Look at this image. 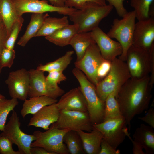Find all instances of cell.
Returning a JSON list of instances; mask_svg holds the SVG:
<instances>
[{
    "instance_id": "836d02e7",
    "label": "cell",
    "mask_w": 154,
    "mask_h": 154,
    "mask_svg": "<svg viewBox=\"0 0 154 154\" xmlns=\"http://www.w3.org/2000/svg\"><path fill=\"white\" fill-rule=\"evenodd\" d=\"M94 3L102 5H106L105 0H66L65 7L80 10L85 7L89 3Z\"/></svg>"
},
{
    "instance_id": "9a60e30c",
    "label": "cell",
    "mask_w": 154,
    "mask_h": 154,
    "mask_svg": "<svg viewBox=\"0 0 154 154\" xmlns=\"http://www.w3.org/2000/svg\"><path fill=\"white\" fill-rule=\"evenodd\" d=\"M90 34L105 60L112 62L121 54L122 48L121 44L113 40L99 27L90 31Z\"/></svg>"
},
{
    "instance_id": "ba28073f",
    "label": "cell",
    "mask_w": 154,
    "mask_h": 154,
    "mask_svg": "<svg viewBox=\"0 0 154 154\" xmlns=\"http://www.w3.org/2000/svg\"><path fill=\"white\" fill-rule=\"evenodd\" d=\"M151 49L149 51L133 45L129 48L126 62L131 77L139 78L149 75Z\"/></svg>"
},
{
    "instance_id": "7402d4cb",
    "label": "cell",
    "mask_w": 154,
    "mask_h": 154,
    "mask_svg": "<svg viewBox=\"0 0 154 154\" xmlns=\"http://www.w3.org/2000/svg\"><path fill=\"white\" fill-rule=\"evenodd\" d=\"M0 17L6 29L8 37L14 23L22 17L17 14L13 0H0Z\"/></svg>"
},
{
    "instance_id": "4dcf8cb0",
    "label": "cell",
    "mask_w": 154,
    "mask_h": 154,
    "mask_svg": "<svg viewBox=\"0 0 154 154\" xmlns=\"http://www.w3.org/2000/svg\"><path fill=\"white\" fill-rule=\"evenodd\" d=\"M18 103L17 99L14 98L0 99V131L4 130L9 113L14 110Z\"/></svg>"
},
{
    "instance_id": "d6a6232c",
    "label": "cell",
    "mask_w": 154,
    "mask_h": 154,
    "mask_svg": "<svg viewBox=\"0 0 154 154\" xmlns=\"http://www.w3.org/2000/svg\"><path fill=\"white\" fill-rule=\"evenodd\" d=\"M15 57V52L14 49L4 48L1 53L0 66L2 68H11L13 63Z\"/></svg>"
},
{
    "instance_id": "74e56055",
    "label": "cell",
    "mask_w": 154,
    "mask_h": 154,
    "mask_svg": "<svg viewBox=\"0 0 154 154\" xmlns=\"http://www.w3.org/2000/svg\"><path fill=\"white\" fill-rule=\"evenodd\" d=\"M109 5L115 9L118 16L122 17L128 12L123 5L124 0H106Z\"/></svg>"
},
{
    "instance_id": "e575fe53",
    "label": "cell",
    "mask_w": 154,
    "mask_h": 154,
    "mask_svg": "<svg viewBox=\"0 0 154 154\" xmlns=\"http://www.w3.org/2000/svg\"><path fill=\"white\" fill-rule=\"evenodd\" d=\"M62 71L54 70L48 72V74L46 77V80L48 84L54 88L59 86L58 84L60 82L65 81L67 78Z\"/></svg>"
},
{
    "instance_id": "f546056e",
    "label": "cell",
    "mask_w": 154,
    "mask_h": 154,
    "mask_svg": "<svg viewBox=\"0 0 154 154\" xmlns=\"http://www.w3.org/2000/svg\"><path fill=\"white\" fill-rule=\"evenodd\" d=\"M154 0H131L130 5L134 9L136 18L138 21L150 17L149 11Z\"/></svg>"
},
{
    "instance_id": "484cf974",
    "label": "cell",
    "mask_w": 154,
    "mask_h": 154,
    "mask_svg": "<svg viewBox=\"0 0 154 154\" xmlns=\"http://www.w3.org/2000/svg\"><path fill=\"white\" fill-rule=\"evenodd\" d=\"M69 24L67 16H65L60 18L47 17L45 19L42 27L36 37L47 36L58 29Z\"/></svg>"
},
{
    "instance_id": "3957f363",
    "label": "cell",
    "mask_w": 154,
    "mask_h": 154,
    "mask_svg": "<svg viewBox=\"0 0 154 154\" xmlns=\"http://www.w3.org/2000/svg\"><path fill=\"white\" fill-rule=\"evenodd\" d=\"M131 77L126 62L116 58L111 62L108 74L95 86L98 96L105 102L109 94L115 91L118 92Z\"/></svg>"
},
{
    "instance_id": "e0dca14e",
    "label": "cell",
    "mask_w": 154,
    "mask_h": 154,
    "mask_svg": "<svg viewBox=\"0 0 154 154\" xmlns=\"http://www.w3.org/2000/svg\"><path fill=\"white\" fill-rule=\"evenodd\" d=\"M56 104L60 110L88 111L86 102L79 86L64 93Z\"/></svg>"
},
{
    "instance_id": "6da1fadb",
    "label": "cell",
    "mask_w": 154,
    "mask_h": 154,
    "mask_svg": "<svg viewBox=\"0 0 154 154\" xmlns=\"http://www.w3.org/2000/svg\"><path fill=\"white\" fill-rule=\"evenodd\" d=\"M149 75L139 78L131 77L116 96L129 130L135 116L147 110L152 96Z\"/></svg>"
},
{
    "instance_id": "603a6c76",
    "label": "cell",
    "mask_w": 154,
    "mask_h": 154,
    "mask_svg": "<svg viewBox=\"0 0 154 154\" xmlns=\"http://www.w3.org/2000/svg\"><path fill=\"white\" fill-rule=\"evenodd\" d=\"M58 101L56 99L45 96L30 98L24 101L20 111L21 115L24 119L27 115H33L43 107L56 103Z\"/></svg>"
},
{
    "instance_id": "ab89813d",
    "label": "cell",
    "mask_w": 154,
    "mask_h": 154,
    "mask_svg": "<svg viewBox=\"0 0 154 154\" xmlns=\"http://www.w3.org/2000/svg\"><path fill=\"white\" fill-rule=\"evenodd\" d=\"M138 119L148 124L149 126L154 128V108L153 106L148 110L145 116L139 117Z\"/></svg>"
},
{
    "instance_id": "5bb4252c",
    "label": "cell",
    "mask_w": 154,
    "mask_h": 154,
    "mask_svg": "<svg viewBox=\"0 0 154 154\" xmlns=\"http://www.w3.org/2000/svg\"><path fill=\"white\" fill-rule=\"evenodd\" d=\"M30 82L29 70L22 68L10 72L5 82L12 98L24 101L28 97Z\"/></svg>"
},
{
    "instance_id": "d4e9b609",
    "label": "cell",
    "mask_w": 154,
    "mask_h": 154,
    "mask_svg": "<svg viewBox=\"0 0 154 154\" xmlns=\"http://www.w3.org/2000/svg\"><path fill=\"white\" fill-rule=\"evenodd\" d=\"M93 43H96L91 36L90 32L78 33L74 36L69 44L75 50L76 61L82 59L88 48Z\"/></svg>"
},
{
    "instance_id": "2e32d148",
    "label": "cell",
    "mask_w": 154,
    "mask_h": 154,
    "mask_svg": "<svg viewBox=\"0 0 154 154\" xmlns=\"http://www.w3.org/2000/svg\"><path fill=\"white\" fill-rule=\"evenodd\" d=\"M132 45L149 51L154 46V16L135 23Z\"/></svg>"
},
{
    "instance_id": "7dc6e473",
    "label": "cell",
    "mask_w": 154,
    "mask_h": 154,
    "mask_svg": "<svg viewBox=\"0 0 154 154\" xmlns=\"http://www.w3.org/2000/svg\"><path fill=\"white\" fill-rule=\"evenodd\" d=\"M2 68L0 66V74L1 72ZM5 98V97L3 95L1 94L0 93V99Z\"/></svg>"
},
{
    "instance_id": "8fae6325",
    "label": "cell",
    "mask_w": 154,
    "mask_h": 154,
    "mask_svg": "<svg viewBox=\"0 0 154 154\" xmlns=\"http://www.w3.org/2000/svg\"><path fill=\"white\" fill-rule=\"evenodd\" d=\"M104 60L97 45L93 43L88 48L82 59L75 62L74 65L95 86L100 81L97 75V69Z\"/></svg>"
},
{
    "instance_id": "83f0119b",
    "label": "cell",
    "mask_w": 154,
    "mask_h": 154,
    "mask_svg": "<svg viewBox=\"0 0 154 154\" xmlns=\"http://www.w3.org/2000/svg\"><path fill=\"white\" fill-rule=\"evenodd\" d=\"M63 141L70 153H85L81 139L77 131L73 130L68 131L64 136Z\"/></svg>"
},
{
    "instance_id": "f6af8a7d",
    "label": "cell",
    "mask_w": 154,
    "mask_h": 154,
    "mask_svg": "<svg viewBox=\"0 0 154 154\" xmlns=\"http://www.w3.org/2000/svg\"><path fill=\"white\" fill-rule=\"evenodd\" d=\"M52 5L58 7H65V2L66 0H48Z\"/></svg>"
},
{
    "instance_id": "60d3db41",
    "label": "cell",
    "mask_w": 154,
    "mask_h": 154,
    "mask_svg": "<svg viewBox=\"0 0 154 154\" xmlns=\"http://www.w3.org/2000/svg\"><path fill=\"white\" fill-rule=\"evenodd\" d=\"M125 133L126 136L129 138L133 144V154H146L145 152L143 151V149L142 147L132 138L128 132V129L126 131Z\"/></svg>"
},
{
    "instance_id": "b9f144b4",
    "label": "cell",
    "mask_w": 154,
    "mask_h": 154,
    "mask_svg": "<svg viewBox=\"0 0 154 154\" xmlns=\"http://www.w3.org/2000/svg\"><path fill=\"white\" fill-rule=\"evenodd\" d=\"M150 85L152 89L154 84V46L151 51L150 61Z\"/></svg>"
},
{
    "instance_id": "9c48e42d",
    "label": "cell",
    "mask_w": 154,
    "mask_h": 154,
    "mask_svg": "<svg viewBox=\"0 0 154 154\" xmlns=\"http://www.w3.org/2000/svg\"><path fill=\"white\" fill-rule=\"evenodd\" d=\"M52 124L58 129L76 131L90 132L93 128L88 111L60 110L57 121Z\"/></svg>"
},
{
    "instance_id": "7bdbcfd3",
    "label": "cell",
    "mask_w": 154,
    "mask_h": 154,
    "mask_svg": "<svg viewBox=\"0 0 154 154\" xmlns=\"http://www.w3.org/2000/svg\"><path fill=\"white\" fill-rule=\"evenodd\" d=\"M8 36L5 26L0 28V50H2L5 47V44Z\"/></svg>"
},
{
    "instance_id": "4fadbf2b",
    "label": "cell",
    "mask_w": 154,
    "mask_h": 154,
    "mask_svg": "<svg viewBox=\"0 0 154 154\" xmlns=\"http://www.w3.org/2000/svg\"><path fill=\"white\" fill-rule=\"evenodd\" d=\"M29 72L30 82L28 96L29 98L45 96L56 99L64 93V91L59 87H53L48 84L44 72L37 69H31Z\"/></svg>"
},
{
    "instance_id": "cb8c5ba5",
    "label": "cell",
    "mask_w": 154,
    "mask_h": 154,
    "mask_svg": "<svg viewBox=\"0 0 154 154\" xmlns=\"http://www.w3.org/2000/svg\"><path fill=\"white\" fill-rule=\"evenodd\" d=\"M49 16L46 14L33 13L24 35L20 38L17 44L24 47L33 37H36L38 32L42 27L45 19Z\"/></svg>"
},
{
    "instance_id": "1f68e13d",
    "label": "cell",
    "mask_w": 154,
    "mask_h": 154,
    "mask_svg": "<svg viewBox=\"0 0 154 154\" xmlns=\"http://www.w3.org/2000/svg\"><path fill=\"white\" fill-rule=\"evenodd\" d=\"M24 19L23 17L16 21L13 24L8 38L5 44V47L13 49L19 34L21 31Z\"/></svg>"
},
{
    "instance_id": "7a4b0ae2",
    "label": "cell",
    "mask_w": 154,
    "mask_h": 154,
    "mask_svg": "<svg viewBox=\"0 0 154 154\" xmlns=\"http://www.w3.org/2000/svg\"><path fill=\"white\" fill-rule=\"evenodd\" d=\"M113 8L109 5H102L91 2L69 16L74 24L78 25V33L89 32L98 27L100 21L110 13Z\"/></svg>"
},
{
    "instance_id": "d6986e66",
    "label": "cell",
    "mask_w": 154,
    "mask_h": 154,
    "mask_svg": "<svg viewBox=\"0 0 154 154\" xmlns=\"http://www.w3.org/2000/svg\"><path fill=\"white\" fill-rule=\"evenodd\" d=\"M77 132L81 139L85 153L88 154H99L101 142L104 137L99 130L93 127L90 132L81 130Z\"/></svg>"
},
{
    "instance_id": "c3c4849f",
    "label": "cell",
    "mask_w": 154,
    "mask_h": 154,
    "mask_svg": "<svg viewBox=\"0 0 154 154\" xmlns=\"http://www.w3.org/2000/svg\"><path fill=\"white\" fill-rule=\"evenodd\" d=\"M2 50H0V62H1V53Z\"/></svg>"
},
{
    "instance_id": "277c9868",
    "label": "cell",
    "mask_w": 154,
    "mask_h": 154,
    "mask_svg": "<svg viewBox=\"0 0 154 154\" xmlns=\"http://www.w3.org/2000/svg\"><path fill=\"white\" fill-rule=\"evenodd\" d=\"M73 75L78 80L80 88L86 100L88 112L93 125L104 121L105 102L98 96L95 86L91 82L84 73L75 68L72 70Z\"/></svg>"
},
{
    "instance_id": "8d00e7d4",
    "label": "cell",
    "mask_w": 154,
    "mask_h": 154,
    "mask_svg": "<svg viewBox=\"0 0 154 154\" xmlns=\"http://www.w3.org/2000/svg\"><path fill=\"white\" fill-rule=\"evenodd\" d=\"M111 62L104 60L99 66L97 75L100 81L104 78L109 73L111 67Z\"/></svg>"
},
{
    "instance_id": "30bf717a",
    "label": "cell",
    "mask_w": 154,
    "mask_h": 154,
    "mask_svg": "<svg viewBox=\"0 0 154 154\" xmlns=\"http://www.w3.org/2000/svg\"><path fill=\"white\" fill-rule=\"evenodd\" d=\"M126 121L123 117L104 121L93 125L102 134L104 139L114 148H117L124 141L128 129Z\"/></svg>"
},
{
    "instance_id": "5b68a950",
    "label": "cell",
    "mask_w": 154,
    "mask_h": 154,
    "mask_svg": "<svg viewBox=\"0 0 154 154\" xmlns=\"http://www.w3.org/2000/svg\"><path fill=\"white\" fill-rule=\"evenodd\" d=\"M136 19L133 10L128 12L122 19L114 20L107 33L111 38L117 40L121 45L122 52L118 58L124 61H126L127 51L132 44Z\"/></svg>"
},
{
    "instance_id": "7c38bea8",
    "label": "cell",
    "mask_w": 154,
    "mask_h": 154,
    "mask_svg": "<svg viewBox=\"0 0 154 154\" xmlns=\"http://www.w3.org/2000/svg\"><path fill=\"white\" fill-rule=\"evenodd\" d=\"M18 15L25 13H43L47 12H56L64 15H70L77 9L64 7H58L48 3L46 0H13Z\"/></svg>"
},
{
    "instance_id": "8992f818",
    "label": "cell",
    "mask_w": 154,
    "mask_h": 154,
    "mask_svg": "<svg viewBox=\"0 0 154 154\" xmlns=\"http://www.w3.org/2000/svg\"><path fill=\"white\" fill-rule=\"evenodd\" d=\"M69 130L57 128L52 124L49 129L45 132L37 130L33 132L36 139L32 143L31 146L42 147L54 154H69L63 138Z\"/></svg>"
},
{
    "instance_id": "44dd1931",
    "label": "cell",
    "mask_w": 154,
    "mask_h": 154,
    "mask_svg": "<svg viewBox=\"0 0 154 154\" xmlns=\"http://www.w3.org/2000/svg\"><path fill=\"white\" fill-rule=\"evenodd\" d=\"M78 28L77 24H69L45 37V38L57 46L64 47L69 45L73 37L78 33Z\"/></svg>"
},
{
    "instance_id": "ee69618b",
    "label": "cell",
    "mask_w": 154,
    "mask_h": 154,
    "mask_svg": "<svg viewBox=\"0 0 154 154\" xmlns=\"http://www.w3.org/2000/svg\"><path fill=\"white\" fill-rule=\"evenodd\" d=\"M30 153L31 154H54L53 152L39 147H31Z\"/></svg>"
},
{
    "instance_id": "ffe728a7",
    "label": "cell",
    "mask_w": 154,
    "mask_h": 154,
    "mask_svg": "<svg viewBox=\"0 0 154 154\" xmlns=\"http://www.w3.org/2000/svg\"><path fill=\"white\" fill-rule=\"evenodd\" d=\"M149 125L141 124L133 135V140L145 150L146 154L154 153V131Z\"/></svg>"
},
{
    "instance_id": "f1b7e54d",
    "label": "cell",
    "mask_w": 154,
    "mask_h": 154,
    "mask_svg": "<svg viewBox=\"0 0 154 154\" xmlns=\"http://www.w3.org/2000/svg\"><path fill=\"white\" fill-rule=\"evenodd\" d=\"M118 92L115 91L110 93L105 100L104 121L123 117L116 98Z\"/></svg>"
},
{
    "instance_id": "bcb514c9",
    "label": "cell",
    "mask_w": 154,
    "mask_h": 154,
    "mask_svg": "<svg viewBox=\"0 0 154 154\" xmlns=\"http://www.w3.org/2000/svg\"><path fill=\"white\" fill-rule=\"evenodd\" d=\"M4 25L3 21L0 17V28L4 26Z\"/></svg>"
},
{
    "instance_id": "ac0fdd59",
    "label": "cell",
    "mask_w": 154,
    "mask_h": 154,
    "mask_svg": "<svg viewBox=\"0 0 154 154\" xmlns=\"http://www.w3.org/2000/svg\"><path fill=\"white\" fill-rule=\"evenodd\" d=\"M60 111L56 103L45 106L33 114L28 126H34L47 130L52 124L57 121Z\"/></svg>"
},
{
    "instance_id": "f35d334b",
    "label": "cell",
    "mask_w": 154,
    "mask_h": 154,
    "mask_svg": "<svg viewBox=\"0 0 154 154\" xmlns=\"http://www.w3.org/2000/svg\"><path fill=\"white\" fill-rule=\"evenodd\" d=\"M120 151L111 146L104 139H102L99 154H119Z\"/></svg>"
},
{
    "instance_id": "4316f807",
    "label": "cell",
    "mask_w": 154,
    "mask_h": 154,
    "mask_svg": "<svg viewBox=\"0 0 154 154\" xmlns=\"http://www.w3.org/2000/svg\"><path fill=\"white\" fill-rule=\"evenodd\" d=\"M74 53L72 50L68 51L64 55L54 61L44 65L40 64L36 69L44 72H49L54 70L63 72L70 63Z\"/></svg>"
},
{
    "instance_id": "d590c367",
    "label": "cell",
    "mask_w": 154,
    "mask_h": 154,
    "mask_svg": "<svg viewBox=\"0 0 154 154\" xmlns=\"http://www.w3.org/2000/svg\"><path fill=\"white\" fill-rule=\"evenodd\" d=\"M13 143L6 137L0 135V154H21L18 151H15L13 149Z\"/></svg>"
},
{
    "instance_id": "52a82bcc",
    "label": "cell",
    "mask_w": 154,
    "mask_h": 154,
    "mask_svg": "<svg viewBox=\"0 0 154 154\" xmlns=\"http://www.w3.org/2000/svg\"><path fill=\"white\" fill-rule=\"evenodd\" d=\"M20 126L18 114L13 110L0 135L7 137L13 144L17 145L18 151L21 154H31V145L36 137L33 134L29 135L23 132L20 129Z\"/></svg>"
}]
</instances>
